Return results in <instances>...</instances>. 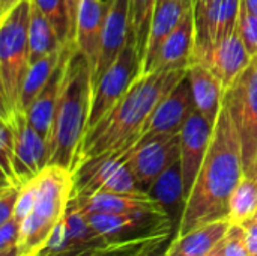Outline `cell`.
<instances>
[{
  "label": "cell",
  "mask_w": 257,
  "mask_h": 256,
  "mask_svg": "<svg viewBox=\"0 0 257 256\" xmlns=\"http://www.w3.org/2000/svg\"><path fill=\"white\" fill-rule=\"evenodd\" d=\"M230 228L229 220H217L199 226L172 240L167 256H208L226 237Z\"/></svg>",
  "instance_id": "23"
},
{
  "label": "cell",
  "mask_w": 257,
  "mask_h": 256,
  "mask_svg": "<svg viewBox=\"0 0 257 256\" xmlns=\"http://www.w3.org/2000/svg\"><path fill=\"white\" fill-rule=\"evenodd\" d=\"M179 134L143 137L126 152L128 164L145 193L164 170L179 161Z\"/></svg>",
  "instance_id": "9"
},
{
  "label": "cell",
  "mask_w": 257,
  "mask_h": 256,
  "mask_svg": "<svg viewBox=\"0 0 257 256\" xmlns=\"http://www.w3.org/2000/svg\"><path fill=\"white\" fill-rule=\"evenodd\" d=\"M83 213H108V214H133L145 211H163L157 201L149 195H123L110 192H96L87 196H75ZM164 213V211H163Z\"/></svg>",
  "instance_id": "22"
},
{
  "label": "cell",
  "mask_w": 257,
  "mask_h": 256,
  "mask_svg": "<svg viewBox=\"0 0 257 256\" xmlns=\"http://www.w3.org/2000/svg\"><path fill=\"white\" fill-rule=\"evenodd\" d=\"M23 184L12 183V181H3L2 192H0V225L12 219L15 204L20 195Z\"/></svg>",
  "instance_id": "34"
},
{
  "label": "cell",
  "mask_w": 257,
  "mask_h": 256,
  "mask_svg": "<svg viewBox=\"0 0 257 256\" xmlns=\"http://www.w3.org/2000/svg\"><path fill=\"white\" fill-rule=\"evenodd\" d=\"M241 0H212L194 3V48L191 57L206 51L227 38L238 23ZM191 62V60H190Z\"/></svg>",
  "instance_id": "10"
},
{
  "label": "cell",
  "mask_w": 257,
  "mask_h": 256,
  "mask_svg": "<svg viewBox=\"0 0 257 256\" xmlns=\"http://www.w3.org/2000/svg\"><path fill=\"white\" fill-rule=\"evenodd\" d=\"M194 8L184 17L178 27L164 39L161 44L155 62L152 65V72L172 71V69H187L191 60L194 48Z\"/></svg>",
  "instance_id": "19"
},
{
  "label": "cell",
  "mask_w": 257,
  "mask_h": 256,
  "mask_svg": "<svg viewBox=\"0 0 257 256\" xmlns=\"http://www.w3.org/2000/svg\"><path fill=\"white\" fill-rule=\"evenodd\" d=\"M8 116L12 118L15 128L14 174L17 180L24 184L48 166V142L29 122L24 112L17 110Z\"/></svg>",
  "instance_id": "11"
},
{
  "label": "cell",
  "mask_w": 257,
  "mask_h": 256,
  "mask_svg": "<svg viewBox=\"0 0 257 256\" xmlns=\"http://www.w3.org/2000/svg\"><path fill=\"white\" fill-rule=\"evenodd\" d=\"M224 240V238H223ZM223 240L215 246V249L209 253L208 256H224V247H223Z\"/></svg>",
  "instance_id": "38"
},
{
  "label": "cell",
  "mask_w": 257,
  "mask_h": 256,
  "mask_svg": "<svg viewBox=\"0 0 257 256\" xmlns=\"http://www.w3.org/2000/svg\"><path fill=\"white\" fill-rule=\"evenodd\" d=\"M185 75L187 69H172L139 75L113 110L86 133L78 154L77 167L87 160L110 152L128 151L134 146L142 136L145 124L160 101Z\"/></svg>",
  "instance_id": "2"
},
{
  "label": "cell",
  "mask_w": 257,
  "mask_h": 256,
  "mask_svg": "<svg viewBox=\"0 0 257 256\" xmlns=\"http://www.w3.org/2000/svg\"><path fill=\"white\" fill-rule=\"evenodd\" d=\"M148 195L158 202L163 208L166 216L169 217L173 229L179 231V225L184 216V210L187 205L185 187H184V177L181 163L176 161L167 170H164L152 184Z\"/></svg>",
  "instance_id": "21"
},
{
  "label": "cell",
  "mask_w": 257,
  "mask_h": 256,
  "mask_svg": "<svg viewBox=\"0 0 257 256\" xmlns=\"http://www.w3.org/2000/svg\"><path fill=\"white\" fill-rule=\"evenodd\" d=\"M38 193L29 217L20 226L18 256H39L62 222L75 193V174L60 166H47L36 175Z\"/></svg>",
  "instance_id": "4"
},
{
  "label": "cell",
  "mask_w": 257,
  "mask_h": 256,
  "mask_svg": "<svg viewBox=\"0 0 257 256\" xmlns=\"http://www.w3.org/2000/svg\"><path fill=\"white\" fill-rule=\"evenodd\" d=\"M128 151L104 154L87 160L75 169V196H87L96 192L148 195L142 190L128 164Z\"/></svg>",
  "instance_id": "7"
},
{
  "label": "cell",
  "mask_w": 257,
  "mask_h": 256,
  "mask_svg": "<svg viewBox=\"0 0 257 256\" xmlns=\"http://www.w3.org/2000/svg\"><path fill=\"white\" fill-rule=\"evenodd\" d=\"M107 9L108 0H81L77 15L74 41L77 48L89 60L92 71H95L99 57Z\"/></svg>",
  "instance_id": "18"
},
{
  "label": "cell",
  "mask_w": 257,
  "mask_h": 256,
  "mask_svg": "<svg viewBox=\"0 0 257 256\" xmlns=\"http://www.w3.org/2000/svg\"><path fill=\"white\" fill-rule=\"evenodd\" d=\"M66 5H68L71 27H72V33H74V39H75V24H77V15H78V9H80V5H81V0H66Z\"/></svg>",
  "instance_id": "36"
},
{
  "label": "cell",
  "mask_w": 257,
  "mask_h": 256,
  "mask_svg": "<svg viewBox=\"0 0 257 256\" xmlns=\"http://www.w3.org/2000/svg\"><path fill=\"white\" fill-rule=\"evenodd\" d=\"M172 235L169 237H164L158 241H154L152 244L146 246L140 253H137L136 256H167V252H169V247H170V240Z\"/></svg>",
  "instance_id": "35"
},
{
  "label": "cell",
  "mask_w": 257,
  "mask_h": 256,
  "mask_svg": "<svg viewBox=\"0 0 257 256\" xmlns=\"http://www.w3.org/2000/svg\"><path fill=\"white\" fill-rule=\"evenodd\" d=\"M194 110H196V104H194L191 86L185 75L160 101V104L157 106V109L145 124L140 139L160 136V134H179Z\"/></svg>",
  "instance_id": "13"
},
{
  "label": "cell",
  "mask_w": 257,
  "mask_h": 256,
  "mask_svg": "<svg viewBox=\"0 0 257 256\" xmlns=\"http://www.w3.org/2000/svg\"><path fill=\"white\" fill-rule=\"evenodd\" d=\"M247 177H251V178H256L257 180V161H256V164H254V167H253V170H251Z\"/></svg>",
  "instance_id": "40"
},
{
  "label": "cell",
  "mask_w": 257,
  "mask_h": 256,
  "mask_svg": "<svg viewBox=\"0 0 257 256\" xmlns=\"http://www.w3.org/2000/svg\"><path fill=\"white\" fill-rule=\"evenodd\" d=\"M193 8L194 0H157L140 75L151 74L152 65L155 62L161 44L178 27V24Z\"/></svg>",
  "instance_id": "16"
},
{
  "label": "cell",
  "mask_w": 257,
  "mask_h": 256,
  "mask_svg": "<svg viewBox=\"0 0 257 256\" xmlns=\"http://www.w3.org/2000/svg\"><path fill=\"white\" fill-rule=\"evenodd\" d=\"M140 71H142V62L137 54L133 33H130L123 51L93 88L87 131L93 125H96L108 112L113 110V107L120 101V98L128 92L133 83L139 78Z\"/></svg>",
  "instance_id": "8"
},
{
  "label": "cell",
  "mask_w": 257,
  "mask_h": 256,
  "mask_svg": "<svg viewBox=\"0 0 257 256\" xmlns=\"http://www.w3.org/2000/svg\"><path fill=\"white\" fill-rule=\"evenodd\" d=\"M30 0H21L2 15L0 26V98L2 116L18 110L20 91L29 60Z\"/></svg>",
  "instance_id": "5"
},
{
  "label": "cell",
  "mask_w": 257,
  "mask_h": 256,
  "mask_svg": "<svg viewBox=\"0 0 257 256\" xmlns=\"http://www.w3.org/2000/svg\"><path fill=\"white\" fill-rule=\"evenodd\" d=\"M238 27L250 56L257 54V14L248 8L245 0H241L239 15H238Z\"/></svg>",
  "instance_id": "30"
},
{
  "label": "cell",
  "mask_w": 257,
  "mask_h": 256,
  "mask_svg": "<svg viewBox=\"0 0 257 256\" xmlns=\"http://www.w3.org/2000/svg\"><path fill=\"white\" fill-rule=\"evenodd\" d=\"M214 127L215 125H212L200 112L194 110L179 133V163L182 169L187 199L211 146Z\"/></svg>",
  "instance_id": "12"
},
{
  "label": "cell",
  "mask_w": 257,
  "mask_h": 256,
  "mask_svg": "<svg viewBox=\"0 0 257 256\" xmlns=\"http://www.w3.org/2000/svg\"><path fill=\"white\" fill-rule=\"evenodd\" d=\"M244 177L241 140L229 110L223 106L176 235L217 220H227L230 198Z\"/></svg>",
  "instance_id": "1"
},
{
  "label": "cell",
  "mask_w": 257,
  "mask_h": 256,
  "mask_svg": "<svg viewBox=\"0 0 257 256\" xmlns=\"http://www.w3.org/2000/svg\"><path fill=\"white\" fill-rule=\"evenodd\" d=\"M62 50H63V47L60 50L39 59L38 62H35L29 66L27 74L23 81V86H21V91H20L18 110L26 112L29 109V106L33 103V100L38 97V94L44 89V86L47 84V81L50 80L56 66L60 62Z\"/></svg>",
  "instance_id": "25"
},
{
  "label": "cell",
  "mask_w": 257,
  "mask_h": 256,
  "mask_svg": "<svg viewBox=\"0 0 257 256\" xmlns=\"http://www.w3.org/2000/svg\"><path fill=\"white\" fill-rule=\"evenodd\" d=\"M74 48H75V41H71V42L63 45L60 62L56 66L53 75L50 77V80L47 81L44 89L38 94V97L33 100V103L29 106V109L24 112L29 122L47 139V142H48L50 131L53 127L54 112H56L57 100L60 95L62 81H63L66 65H68V59H69L71 53L74 51Z\"/></svg>",
  "instance_id": "17"
},
{
  "label": "cell",
  "mask_w": 257,
  "mask_h": 256,
  "mask_svg": "<svg viewBox=\"0 0 257 256\" xmlns=\"http://www.w3.org/2000/svg\"><path fill=\"white\" fill-rule=\"evenodd\" d=\"M21 0H0V14L5 15L8 11H11L15 5H18Z\"/></svg>",
  "instance_id": "37"
},
{
  "label": "cell",
  "mask_w": 257,
  "mask_h": 256,
  "mask_svg": "<svg viewBox=\"0 0 257 256\" xmlns=\"http://www.w3.org/2000/svg\"><path fill=\"white\" fill-rule=\"evenodd\" d=\"M36 193H38L36 177L26 181L21 186V190H20V195H18V199H17V204H15V210H14V216H12L20 223V226L29 217V214L32 213V208H33L35 201H36Z\"/></svg>",
  "instance_id": "31"
},
{
  "label": "cell",
  "mask_w": 257,
  "mask_h": 256,
  "mask_svg": "<svg viewBox=\"0 0 257 256\" xmlns=\"http://www.w3.org/2000/svg\"><path fill=\"white\" fill-rule=\"evenodd\" d=\"M130 33V0H108L99 57L92 75L93 88L117 60L128 42Z\"/></svg>",
  "instance_id": "15"
},
{
  "label": "cell",
  "mask_w": 257,
  "mask_h": 256,
  "mask_svg": "<svg viewBox=\"0 0 257 256\" xmlns=\"http://www.w3.org/2000/svg\"><path fill=\"white\" fill-rule=\"evenodd\" d=\"M209 2H212V0H194V3H209Z\"/></svg>",
  "instance_id": "41"
},
{
  "label": "cell",
  "mask_w": 257,
  "mask_h": 256,
  "mask_svg": "<svg viewBox=\"0 0 257 256\" xmlns=\"http://www.w3.org/2000/svg\"><path fill=\"white\" fill-rule=\"evenodd\" d=\"M65 44L60 42L50 20L30 3V21H29V60L30 65L39 59L60 50Z\"/></svg>",
  "instance_id": "24"
},
{
  "label": "cell",
  "mask_w": 257,
  "mask_h": 256,
  "mask_svg": "<svg viewBox=\"0 0 257 256\" xmlns=\"http://www.w3.org/2000/svg\"><path fill=\"white\" fill-rule=\"evenodd\" d=\"M257 213V180L251 177H244L238 187L235 189L230 204L229 217L230 225H244Z\"/></svg>",
  "instance_id": "26"
},
{
  "label": "cell",
  "mask_w": 257,
  "mask_h": 256,
  "mask_svg": "<svg viewBox=\"0 0 257 256\" xmlns=\"http://www.w3.org/2000/svg\"><path fill=\"white\" fill-rule=\"evenodd\" d=\"M93 71L77 48L71 53L57 100L48 137V166L75 170L78 154L87 133L93 98Z\"/></svg>",
  "instance_id": "3"
},
{
  "label": "cell",
  "mask_w": 257,
  "mask_h": 256,
  "mask_svg": "<svg viewBox=\"0 0 257 256\" xmlns=\"http://www.w3.org/2000/svg\"><path fill=\"white\" fill-rule=\"evenodd\" d=\"M155 5L157 0H130V29L140 62L145 57Z\"/></svg>",
  "instance_id": "27"
},
{
  "label": "cell",
  "mask_w": 257,
  "mask_h": 256,
  "mask_svg": "<svg viewBox=\"0 0 257 256\" xmlns=\"http://www.w3.org/2000/svg\"><path fill=\"white\" fill-rule=\"evenodd\" d=\"M0 155L3 180L21 184L14 174V155H15V128L11 116H2L0 128Z\"/></svg>",
  "instance_id": "29"
},
{
  "label": "cell",
  "mask_w": 257,
  "mask_h": 256,
  "mask_svg": "<svg viewBox=\"0 0 257 256\" xmlns=\"http://www.w3.org/2000/svg\"><path fill=\"white\" fill-rule=\"evenodd\" d=\"M224 256H251L248 244H247V234L242 225H230L224 240Z\"/></svg>",
  "instance_id": "32"
},
{
  "label": "cell",
  "mask_w": 257,
  "mask_h": 256,
  "mask_svg": "<svg viewBox=\"0 0 257 256\" xmlns=\"http://www.w3.org/2000/svg\"><path fill=\"white\" fill-rule=\"evenodd\" d=\"M53 24L62 44L74 41L66 0H30Z\"/></svg>",
  "instance_id": "28"
},
{
  "label": "cell",
  "mask_w": 257,
  "mask_h": 256,
  "mask_svg": "<svg viewBox=\"0 0 257 256\" xmlns=\"http://www.w3.org/2000/svg\"><path fill=\"white\" fill-rule=\"evenodd\" d=\"M223 106L229 110L238 131L245 175L257 161V54L226 89Z\"/></svg>",
  "instance_id": "6"
},
{
  "label": "cell",
  "mask_w": 257,
  "mask_h": 256,
  "mask_svg": "<svg viewBox=\"0 0 257 256\" xmlns=\"http://www.w3.org/2000/svg\"><path fill=\"white\" fill-rule=\"evenodd\" d=\"M20 223L12 217L0 225V256H18Z\"/></svg>",
  "instance_id": "33"
},
{
  "label": "cell",
  "mask_w": 257,
  "mask_h": 256,
  "mask_svg": "<svg viewBox=\"0 0 257 256\" xmlns=\"http://www.w3.org/2000/svg\"><path fill=\"white\" fill-rule=\"evenodd\" d=\"M245 3L248 5V8H250L251 11H254L257 14V0H245Z\"/></svg>",
  "instance_id": "39"
},
{
  "label": "cell",
  "mask_w": 257,
  "mask_h": 256,
  "mask_svg": "<svg viewBox=\"0 0 257 256\" xmlns=\"http://www.w3.org/2000/svg\"><path fill=\"white\" fill-rule=\"evenodd\" d=\"M187 78L191 86L196 110L215 125L224 103L226 89L223 81L209 68L200 63L188 65Z\"/></svg>",
  "instance_id": "20"
},
{
  "label": "cell",
  "mask_w": 257,
  "mask_h": 256,
  "mask_svg": "<svg viewBox=\"0 0 257 256\" xmlns=\"http://www.w3.org/2000/svg\"><path fill=\"white\" fill-rule=\"evenodd\" d=\"M250 62L251 56L245 48L236 23V27L227 38L206 51L191 57L190 63H200L209 68L223 81L224 89H227Z\"/></svg>",
  "instance_id": "14"
}]
</instances>
